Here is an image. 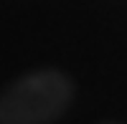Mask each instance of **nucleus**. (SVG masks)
<instances>
[{"instance_id":"obj_1","label":"nucleus","mask_w":127,"mask_h":124,"mask_svg":"<svg viewBox=\"0 0 127 124\" xmlns=\"http://www.w3.org/2000/svg\"><path fill=\"white\" fill-rule=\"evenodd\" d=\"M71 81L61 71H33L0 96V124H43L66 111L71 101Z\"/></svg>"}]
</instances>
